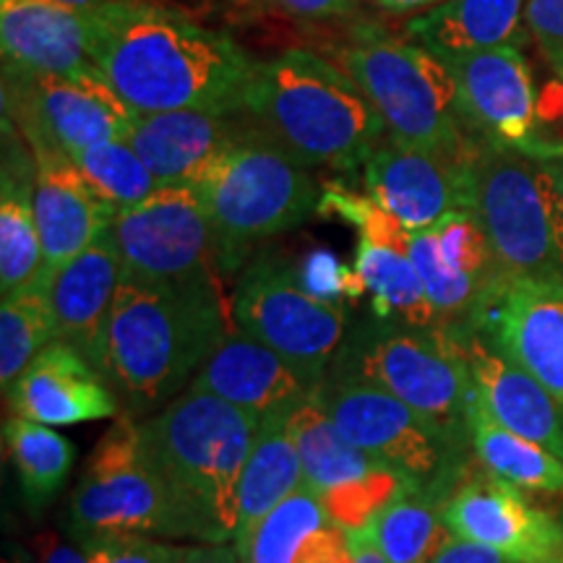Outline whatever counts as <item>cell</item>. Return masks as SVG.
I'll return each instance as SVG.
<instances>
[{
    "mask_svg": "<svg viewBox=\"0 0 563 563\" xmlns=\"http://www.w3.org/2000/svg\"><path fill=\"white\" fill-rule=\"evenodd\" d=\"M410 258L443 327L475 323L509 282L470 211H449L431 228L410 232Z\"/></svg>",
    "mask_w": 563,
    "mask_h": 563,
    "instance_id": "cell-15",
    "label": "cell"
},
{
    "mask_svg": "<svg viewBox=\"0 0 563 563\" xmlns=\"http://www.w3.org/2000/svg\"><path fill=\"white\" fill-rule=\"evenodd\" d=\"M460 475V470L446 467L433 481H412L389 509L378 514L365 530L352 534L376 545L386 563H431L454 538L443 522V506Z\"/></svg>",
    "mask_w": 563,
    "mask_h": 563,
    "instance_id": "cell-30",
    "label": "cell"
},
{
    "mask_svg": "<svg viewBox=\"0 0 563 563\" xmlns=\"http://www.w3.org/2000/svg\"><path fill=\"white\" fill-rule=\"evenodd\" d=\"M373 3H378L382 9L391 13H410V11L428 9V5H439L443 0H373Z\"/></svg>",
    "mask_w": 563,
    "mask_h": 563,
    "instance_id": "cell-46",
    "label": "cell"
},
{
    "mask_svg": "<svg viewBox=\"0 0 563 563\" xmlns=\"http://www.w3.org/2000/svg\"><path fill=\"white\" fill-rule=\"evenodd\" d=\"M302 485V464L287 422L258 428L241 483V519L232 545L241 548L258 522Z\"/></svg>",
    "mask_w": 563,
    "mask_h": 563,
    "instance_id": "cell-32",
    "label": "cell"
},
{
    "mask_svg": "<svg viewBox=\"0 0 563 563\" xmlns=\"http://www.w3.org/2000/svg\"><path fill=\"white\" fill-rule=\"evenodd\" d=\"M191 386L251 415L258 428L287 422L319 389L279 352L238 327L217 344Z\"/></svg>",
    "mask_w": 563,
    "mask_h": 563,
    "instance_id": "cell-20",
    "label": "cell"
},
{
    "mask_svg": "<svg viewBox=\"0 0 563 563\" xmlns=\"http://www.w3.org/2000/svg\"><path fill=\"white\" fill-rule=\"evenodd\" d=\"M316 402L329 412L352 446L378 467L397 470L412 481H433L452 460L439 435L412 407L376 386L323 378Z\"/></svg>",
    "mask_w": 563,
    "mask_h": 563,
    "instance_id": "cell-14",
    "label": "cell"
},
{
    "mask_svg": "<svg viewBox=\"0 0 563 563\" xmlns=\"http://www.w3.org/2000/svg\"><path fill=\"white\" fill-rule=\"evenodd\" d=\"M410 483L412 477L397 470L376 467L368 475L323 490L321 504L334 525L344 527L347 532H357L365 530L384 509H389Z\"/></svg>",
    "mask_w": 563,
    "mask_h": 563,
    "instance_id": "cell-37",
    "label": "cell"
},
{
    "mask_svg": "<svg viewBox=\"0 0 563 563\" xmlns=\"http://www.w3.org/2000/svg\"><path fill=\"white\" fill-rule=\"evenodd\" d=\"M319 214L340 217L355 228L357 249L352 269L361 277L376 319L402 321L415 329H441L420 274L410 258V230L371 196L327 186Z\"/></svg>",
    "mask_w": 563,
    "mask_h": 563,
    "instance_id": "cell-13",
    "label": "cell"
},
{
    "mask_svg": "<svg viewBox=\"0 0 563 563\" xmlns=\"http://www.w3.org/2000/svg\"><path fill=\"white\" fill-rule=\"evenodd\" d=\"M58 340L47 285H34L0 302V384L3 394L47 344Z\"/></svg>",
    "mask_w": 563,
    "mask_h": 563,
    "instance_id": "cell-35",
    "label": "cell"
},
{
    "mask_svg": "<svg viewBox=\"0 0 563 563\" xmlns=\"http://www.w3.org/2000/svg\"><path fill=\"white\" fill-rule=\"evenodd\" d=\"M3 446L19 475L26 506L42 511L66 485L76 449L53 426L21 415L3 422Z\"/></svg>",
    "mask_w": 563,
    "mask_h": 563,
    "instance_id": "cell-33",
    "label": "cell"
},
{
    "mask_svg": "<svg viewBox=\"0 0 563 563\" xmlns=\"http://www.w3.org/2000/svg\"><path fill=\"white\" fill-rule=\"evenodd\" d=\"M517 152L527 154V157H530L532 162H538V165L543 167L545 175L553 180V186L559 188V194L563 199V139L538 136Z\"/></svg>",
    "mask_w": 563,
    "mask_h": 563,
    "instance_id": "cell-42",
    "label": "cell"
},
{
    "mask_svg": "<svg viewBox=\"0 0 563 563\" xmlns=\"http://www.w3.org/2000/svg\"><path fill=\"white\" fill-rule=\"evenodd\" d=\"M449 66L470 133L509 150H522L540 136L538 91L519 45L493 47Z\"/></svg>",
    "mask_w": 563,
    "mask_h": 563,
    "instance_id": "cell-21",
    "label": "cell"
},
{
    "mask_svg": "<svg viewBox=\"0 0 563 563\" xmlns=\"http://www.w3.org/2000/svg\"><path fill=\"white\" fill-rule=\"evenodd\" d=\"M545 58H548V63H551V66H553L555 74H559V79H561V87H563V51L545 53Z\"/></svg>",
    "mask_w": 563,
    "mask_h": 563,
    "instance_id": "cell-48",
    "label": "cell"
},
{
    "mask_svg": "<svg viewBox=\"0 0 563 563\" xmlns=\"http://www.w3.org/2000/svg\"><path fill=\"white\" fill-rule=\"evenodd\" d=\"M470 443L490 475L522 490L563 496V460L538 441L501 426L475 389L470 399Z\"/></svg>",
    "mask_w": 563,
    "mask_h": 563,
    "instance_id": "cell-31",
    "label": "cell"
},
{
    "mask_svg": "<svg viewBox=\"0 0 563 563\" xmlns=\"http://www.w3.org/2000/svg\"><path fill=\"white\" fill-rule=\"evenodd\" d=\"M5 399L13 415L53 428L118 418L123 407L108 378L63 340L47 344L26 365Z\"/></svg>",
    "mask_w": 563,
    "mask_h": 563,
    "instance_id": "cell-23",
    "label": "cell"
},
{
    "mask_svg": "<svg viewBox=\"0 0 563 563\" xmlns=\"http://www.w3.org/2000/svg\"><path fill=\"white\" fill-rule=\"evenodd\" d=\"M470 327L483 329L563 407V277L504 282Z\"/></svg>",
    "mask_w": 563,
    "mask_h": 563,
    "instance_id": "cell-19",
    "label": "cell"
},
{
    "mask_svg": "<svg viewBox=\"0 0 563 563\" xmlns=\"http://www.w3.org/2000/svg\"><path fill=\"white\" fill-rule=\"evenodd\" d=\"M123 277L165 285L220 282L214 230L191 186H159L110 224Z\"/></svg>",
    "mask_w": 563,
    "mask_h": 563,
    "instance_id": "cell-12",
    "label": "cell"
},
{
    "mask_svg": "<svg viewBox=\"0 0 563 563\" xmlns=\"http://www.w3.org/2000/svg\"><path fill=\"white\" fill-rule=\"evenodd\" d=\"M295 274H298L300 285L319 300L344 306L347 300H357L365 295V287L361 277H357V272L329 249L308 251L295 264Z\"/></svg>",
    "mask_w": 563,
    "mask_h": 563,
    "instance_id": "cell-38",
    "label": "cell"
},
{
    "mask_svg": "<svg viewBox=\"0 0 563 563\" xmlns=\"http://www.w3.org/2000/svg\"><path fill=\"white\" fill-rule=\"evenodd\" d=\"M456 538L498 551L517 563H548L563 555V525L525 498L522 488L477 470L462 475L443 506Z\"/></svg>",
    "mask_w": 563,
    "mask_h": 563,
    "instance_id": "cell-16",
    "label": "cell"
},
{
    "mask_svg": "<svg viewBox=\"0 0 563 563\" xmlns=\"http://www.w3.org/2000/svg\"><path fill=\"white\" fill-rule=\"evenodd\" d=\"M3 563H32V555L24 551V548H19V545H13V548H9V553H5V559H3Z\"/></svg>",
    "mask_w": 563,
    "mask_h": 563,
    "instance_id": "cell-47",
    "label": "cell"
},
{
    "mask_svg": "<svg viewBox=\"0 0 563 563\" xmlns=\"http://www.w3.org/2000/svg\"><path fill=\"white\" fill-rule=\"evenodd\" d=\"M470 214L506 279L563 277V199L527 154L473 133Z\"/></svg>",
    "mask_w": 563,
    "mask_h": 563,
    "instance_id": "cell-7",
    "label": "cell"
},
{
    "mask_svg": "<svg viewBox=\"0 0 563 563\" xmlns=\"http://www.w3.org/2000/svg\"><path fill=\"white\" fill-rule=\"evenodd\" d=\"M178 563H243V559L232 543H203L183 545Z\"/></svg>",
    "mask_w": 563,
    "mask_h": 563,
    "instance_id": "cell-44",
    "label": "cell"
},
{
    "mask_svg": "<svg viewBox=\"0 0 563 563\" xmlns=\"http://www.w3.org/2000/svg\"><path fill=\"white\" fill-rule=\"evenodd\" d=\"M340 68L382 115L386 139L435 152L467 144L454 70L418 42L363 26L340 53Z\"/></svg>",
    "mask_w": 563,
    "mask_h": 563,
    "instance_id": "cell-8",
    "label": "cell"
},
{
    "mask_svg": "<svg viewBox=\"0 0 563 563\" xmlns=\"http://www.w3.org/2000/svg\"><path fill=\"white\" fill-rule=\"evenodd\" d=\"M121 282V253L110 228L47 279L58 340L79 350L102 376L108 361L110 313Z\"/></svg>",
    "mask_w": 563,
    "mask_h": 563,
    "instance_id": "cell-25",
    "label": "cell"
},
{
    "mask_svg": "<svg viewBox=\"0 0 563 563\" xmlns=\"http://www.w3.org/2000/svg\"><path fill=\"white\" fill-rule=\"evenodd\" d=\"M470 146L418 150L386 139L365 162V188L410 232L431 228L449 211H470Z\"/></svg>",
    "mask_w": 563,
    "mask_h": 563,
    "instance_id": "cell-17",
    "label": "cell"
},
{
    "mask_svg": "<svg viewBox=\"0 0 563 563\" xmlns=\"http://www.w3.org/2000/svg\"><path fill=\"white\" fill-rule=\"evenodd\" d=\"M144 446L194 525L199 543H232L241 519V483L258 426L214 394H178L141 420Z\"/></svg>",
    "mask_w": 563,
    "mask_h": 563,
    "instance_id": "cell-4",
    "label": "cell"
},
{
    "mask_svg": "<svg viewBox=\"0 0 563 563\" xmlns=\"http://www.w3.org/2000/svg\"><path fill=\"white\" fill-rule=\"evenodd\" d=\"M37 555L40 563H89L81 548L63 543L58 534L53 532L37 538Z\"/></svg>",
    "mask_w": 563,
    "mask_h": 563,
    "instance_id": "cell-45",
    "label": "cell"
},
{
    "mask_svg": "<svg viewBox=\"0 0 563 563\" xmlns=\"http://www.w3.org/2000/svg\"><path fill=\"white\" fill-rule=\"evenodd\" d=\"M232 327L264 342L308 382L323 384L350 332V311L313 298L285 258L258 256L243 269L230 300Z\"/></svg>",
    "mask_w": 563,
    "mask_h": 563,
    "instance_id": "cell-10",
    "label": "cell"
},
{
    "mask_svg": "<svg viewBox=\"0 0 563 563\" xmlns=\"http://www.w3.org/2000/svg\"><path fill=\"white\" fill-rule=\"evenodd\" d=\"M243 112L170 110L133 115L125 141L159 186H188L217 154L241 136Z\"/></svg>",
    "mask_w": 563,
    "mask_h": 563,
    "instance_id": "cell-26",
    "label": "cell"
},
{
    "mask_svg": "<svg viewBox=\"0 0 563 563\" xmlns=\"http://www.w3.org/2000/svg\"><path fill=\"white\" fill-rule=\"evenodd\" d=\"M269 3L302 21L344 19L357 11V0H269Z\"/></svg>",
    "mask_w": 563,
    "mask_h": 563,
    "instance_id": "cell-41",
    "label": "cell"
},
{
    "mask_svg": "<svg viewBox=\"0 0 563 563\" xmlns=\"http://www.w3.org/2000/svg\"><path fill=\"white\" fill-rule=\"evenodd\" d=\"M79 548L89 563H178L183 545L139 534H100L84 538Z\"/></svg>",
    "mask_w": 563,
    "mask_h": 563,
    "instance_id": "cell-39",
    "label": "cell"
},
{
    "mask_svg": "<svg viewBox=\"0 0 563 563\" xmlns=\"http://www.w3.org/2000/svg\"><path fill=\"white\" fill-rule=\"evenodd\" d=\"M3 121L24 144L70 154L123 139L133 112L97 68L74 76L3 66Z\"/></svg>",
    "mask_w": 563,
    "mask_h": 563,
    "instance_id": "cell-11",
    "label": "cell"
},
{
    "mask_svg": "<svg viewBox=\"0 0 563 563\" xmlns=\"http://www.w3.org/2000/svg\"><path fill=\"white\" fill-rule=\"evenodd\" d=\"M548 563H563V555H559V559H553V561H548Z\"/></svg>",
    "mask_w": 563,
    "mask_h": 563,
    "instance_id": "cell-50",
    "label": "cell"
},
{
    "mask_svg": "<svg viewBox=\"0 0 563 563\" xmlns=\"http://www.w3.org/2000/svg\"><path fill=\"white\" fill-rule=\"evenodd\" d=\"M327 378L376 386L397 397L433 428L449 454H462L470 443L473 382L441 329L373 316L350 329Z\"/></svg>",
    "mask_w": 563,
    "mask_h": 563,
    "instance_id": "cell-6",
    "label": "cell"
},
{
    "mask_svg": "<svg viewBox=\"0 0 563 563\" xmlns=\"http://www.w3.org/2000/svg\"><path fill=\"white\" fill-rule=\"evenodd\" d=\"M243 563H355L350 532L334 525L321 496L300 485L238 548Z\"/></svg>",
    "mask_w": 563,
    "mask_h": 563,
    "instance_id": "cell-27",
    "label": "cell"
},
{
    "mask_svg": "<svg viewBox=\"0 0 563 563\" xmlns=\"http://www.w3.org/2000/svg\"><path fill=\"white\" fill-rule=\"evenodd\" d=\"M431 563H517L511 559H506L498 551H490V548L470 543V540L454 538L449 540L446 545L435 553V559Z\"/></svg>",
    "mask_w": 563,
    "mask_h": 563,
    "instance_id": "cell-43",
    "label": "cell"
},
{
    "mask_svg": "<svg viewBox=\"0 0 563 563\" xmlns=\"http://www.w3.org/2000/svg\"><path fill=\"white\" fill-rule=\"evenodd\" d=\"M527 0H443L407 21V40L456 63L493 47L519 45Z\"/></svg>",
    "mask_w": 563,
    "mask_h": 563,
    "instance_id": "cell-29",
    "label": "cell"
},
{
    "mask_svg": "<svg viewBox=\"0 0 563 563\" xmlns=\"http://www.w3.org/2000/svg\"><path fill=\"white\" fill-rule=\"evenodd\" d=\"M441 334L462 361L475 394L493 418L563 460V407L545 386L498 350L483 329L456 323L441 327Z\"/></svg>",
    "mask_w": 563,
    "mask_h": 563,
    "instance_id": "cell-18",
    "label": "cell"
},
{
    "mask_svg": "<svg viewBox=\"0 0 563 563\" xmlns=\"http://www.w3.org/2000/svg\"><path fill=\"white\" fill-rule=\"evenodd\" d=\"M66 525L79 543L100 534L196 540L191 519L146 452L141 420L125 412L91 449Z\"/></svg>",
    "mask_w": 563,
    "mask_h": 563,
    "instance_id": "cell-9",
    "label": "cell"
},
{
    "mask_svg": "<svg viewBox=\"0 0 563 563\" xmlns=\"http://www.w3.org/2000/svg\"><path fill=\"white\" fill-rule=\"evenodd\" d=\"M230 323L220 282L165 285L123 277L110 313L104 378L125 415L139 418L186 391L230 334Z\"/></svg>",
    "mask_w": 563,
    "mask_h": 563,
    "instance_id": "cell-2",
    "label": "cell"
},
{
    "mask_svg": "<svg viewBox=\"0 0 563 563\" xmlns=\"http://www.w3.org/2000/svg\"><path fill=\"white\" fill-rule=\"evenodd\" d=\"M79 165L89 186L100 194V199L115 211L136 207L146 196L159 188L150 167L139 157L136 150L125 139H110L102 144L70 154Z\"/></svg>",
    "mask_w": 563,
    "mask_h": 563,
    "instance_id": "cell-36",
    "label": "cell"
},
{
    "mask_svg": "<svg viewBox=\"0 0 563 563\" xmlns=\"http://www.w3.org/2000/svg\"><path fill=\"white\" fill-rule=\"evenodd\" d=\"M525 26L543 53L563 51V0H527Z\"/></svg>",
    "mask_w": 563,
    "mask_h": 563,
    "instance_id": "cell-40",
    "label": "cell"
},
{
    "mask_svg": "<svg viewBox=\"0 0 563 563\" xmlns=\"http://www.w3.org/2000/svg\"><path fill=\"white\" fill-rule=\"evenodd\" d=\"M3 66L74 76L95 68L91 5L66 0H0Z\"/></svg>",
    "mask_w": 563,
    "mask_h": 563,
    "instance_id": "cell-24",
    "label": "cell"
},
{
    "mask_svg": "<svg viewBox=\"0 0 563 563\" xmlns=\"http://www.w3.org/2000/svg\"><path fill=\"white\" fill-rule=\"evenodd\" d=\"M66 3L84 5V9H87V5H100V3H108V0H66Z\"/></svg>",
    "mask_w": 563,
    "mask_h": 563,
    "instance_id": "cell-49",
    "label": "cell"
},
{
    "mask_svg": "<svg viewBox=\"0 0 563 563\" xmlns=\"http://www.w3.org/2000/svg\"><path fill=\"white\" fill-rule=\"evenodd\" d=\"M287 428H290L302 464V485L319 496L334 485L355 481L378 467L368 454H363L344 439V433L329 418V412L316 402V397L308 399L287 420Z\"/></svg>",
    "mask_w": 563,
    "mask_h": 563,
    "instance_id": "cell-34",
    "label": "cell"
},
{
    "mask_svg": "<svg viewBox=\"0 0 563 563\" xmlns=\"http://www.w3.org/2000/svg\"><path fill=\"white\" fill-rule=\"evenodd\" d=\"M32 203L37 220L45 285L63 264L87 251L115 220V211L89 186L74 159L53 146H34Z\"/></svg>",
    "mask_w": 563,
    "mask_h": 563,
    "instance_id": "cell-22",
    "label": "cell"
},
{
    "mask_svg": "<svg viewBox=\"0 0 563 563\" xmlns=\"http://www.w3.org/2000/svg\"><path fill=\"white\" fill-rule=\"evenodd\" d=\"M3 131V173H0V292L3 298L45 285V253L34 220L32 186L34 157L19 131Z\"/></svg>",
    "mask_w": 563,
    "mask_h": 563,
    "instance_id": "cell-28",
    "label": "cell"
},
{
    "mask_svg": "<svg viewBox=\"0 0 563 563\" xmlns=\"http://www.w3.org/2000/svg\"><path fill=\"white\" fill-rule=\"evenodd\" d=\"M188 186L199 194L214 230L220 274L241 269L253 243L306 222L319 211L323 194L311 167L300 165L251 121Z\"/></svg>",
    "mask_w": 563,
    "mask_h": 563,
    "instance_id": "cell-5",
    "label": "cell"
},
{
    "mask_svg": "<svg viewBox=\"0 0 563 563\" xmlns=\"http://www.w3.org/2000/svg\"><path fill=\"white\" fill-rule=\"evenodd\" d=\"M241 112L306 167L352 173L382 144L386 125L340 66L311 51L253 63Z\"/></svg>",
    "mask_w": 563,
    "mask_h": 563,
    "instance_id": "cell-3",
    "label": "cell"
},
{
    "mask_svg": "<svg viewBox=\"0 0 563 563\" xmlns=\"http://www.w3.org/2000/svg\"><path fill=\"white\" fill-rule=\"evenodd\" d=\"M91 16V63L133 115L241 112L253 60L230 34L159 0H108Z\"/></svg>",
    "mask_w": 563,
    "mask_h": 563,
    "instance_id": "cell-1",
    "label": "cell"
}]
</instances>
